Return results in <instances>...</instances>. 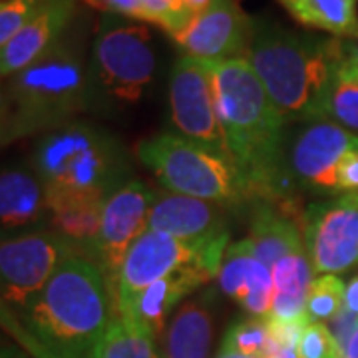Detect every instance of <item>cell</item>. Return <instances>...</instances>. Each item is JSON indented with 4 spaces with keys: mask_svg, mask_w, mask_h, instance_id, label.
Returning <instances> with one entry per match:
<instances>
[{
    "mask_svg": "<svg viewBox=\"0 0 358 358\" xmlns=\"http://www.w3.org/2000/svg\"><path fill=\"white\" fill-rule=\"evenodd\" d=\"M231 162L247 195L282 197V154L289 122L268 98L247 58L205 62Z\"/></svg>",
    "mask_w": 358,
    "mask_h": 358,
    "instance_id": "cell-1",
    "label": "cell"
},
{
    "mask_svg": "<svg viewBox=\"0 0 358 358\" xmlns=\"http://www.w3.org/2000/svg\"><path fill=\"white\" fill-rule=\"evenodd\" d=\"M115 313L102 268L86 257H70L18 319L50 358H90Z\"/></svg>",
    "mask_w": 358,
    "mask_h": 358,
    "instance_id": "cell-2",
    "label": "cell"
},
{
    "mask_svg": "<svg viewBox=\"0 0 358 358\" xmlns=\"http://www.w3.org/2000/svg\"><path fill=\"white\" fill-rule=\"evenodd\" d=\"M247 62L289 124L324 120L338 64V38H320L255 18Z\"/></svg>",
    "mask_w": 358,
    "mask_h": 358,
    "instance_id": "cell-3",
    "label": "cell"
},
{
    "mask_svg": "<svg viewBox=\"0 0 358 358\" xmlns=\"http://www.w3.org/2000/svg\"><path fill=\"white\" fill-rule=\"evenodd\" d=\"M32 169L48 195L100 203L131 181L124 143L108 129L86 122H70L48 131L36 145Z\"/></svg>",
    "mask_w": 358,
    "mask_h": 358,
    "instance_id": "cell-4",
    "label": "cell"
},
{
    "mask_svg": "<svg viewBox=\"0 0 358 358\" xmlns=\"http://www.w3.org/2000/svg\"><path fill=\"white\" fill-rule=\"evenodd\" d=\"M8 103L13 108L4 120L8 141L40 129L52 131L94 108L88 64L80 48L60 40L34 64L14 74Z\"/></svg>",
    "mask_w": 358,
    "mask_h": 358,
    "instance_id": "cell-5",
    "label": "cell"
},
{
    "mask_svg": "<svg viewBox=\"0 0 358 358\" xmlns=\"http://www.w3.org/2000/svg\"><path fill=\"white\" fill-rule=\"evenodd\" d=\"M154 36L134 18L103 14L88 64L94 106H134L155 76Z\"/></svg>",
    "mask_w": 358,
    "mask_h": 358,
    "instance_id": "cell-6",
    "label": "cell"
},
{
    "mask_svg": "<svg viewBox=\"0 0 358 358\" xmlns=\"http://www.w3.org/2000/svg\"><path fill=\"white\" fill-rule=\"evenodd\" d=\"M136 155L167 192L211 203H231L247 195L237 167L176 134L141 140Z\"/></svg>",
    "mask_w": 358,
    "mask_h": 358,
    "instance_id": "cell-7",
    "label": "cell"
},
{
    "mask_svg": "<svg viewBox=\"0 0 358 358\" xmlns=\"http://www.w3.org/2000/svg\"><path fill=\"white\" fill-rule=\"evenodd\" d=\"M227 249L229 235L213 241L195 243L148 229L129 247L115 277L114 299L117 313H129L150 285L171 273L197 268L215 279L219 277Z\"/></svg>",
    "mask_w": 358,
    "mask_h": 358,
    "instance_id": "cell-8",
    "label": "cell"
},
{
    "mask_svg": "<svg viewBox=\"0 0 358 358\" xmlns=\"http://www.w3.org/2000/svg\"><path fill=\"white\" fill-rule=\"evenodd\" d=\"M358 150V136L331 120L299 124L289 129L282 154V197L289 203L293 192L334 195L336 169L343 157Z\"/></svg>",
    "mask_w": 358,
    "mask_h": 358,
    "instance_id": "cell-9",
    "label": "cell"
},
{
    "mask_svg": "<svg viewBox=\"0 0 358 358\" xmlns=\"http://www.w3.org/2000/svg\"><path fill=\"white\" fill-rule=\"evenodd\" d=\"M70 257L80 255L50 229L0 241V296L18 315Z\"/></svg>",
    "mask_w": 358,
    "mask_h": 358,
    "instance_id": "cell-10",
    "label": "cell"
},
{
    "mask_svg": "<svg viewBox=\"0 0 358 358\" xmlns=\"http://www.w3.org/2000/svg\"><path fill=\"white\" fill-rule=\"evenodd\" d=\"M169 110L181 138L231 162L217 115L213 82L203 60L192 56L178 58L169 78Z\"/></svg>",
    "mask_w": 358,
    "mask_h": 358,
    "instance_id": "cell-11",
    "label": "cell"
},
{
    "mask_svg": "<svg viewBox=\"0 0 358 358\" xmlns=\"http://www.w3.org/2000/svg\"><path fill=\"white\" fill-rule=\"evenodd\" d=\"M303 235L317 275H338L358 265V193L310 205L303 213Z\"/></svg>",
    "mask_w": 358,
    "mask_h": 358,
    "instance_id": "cell-12",
    "label": "cell"
},
{
    "mask_svg": "<svg viewBox=\"0 0 358 358\" xmlns=\"http://www.w3.org/2000/svg\"><path fill=\"white\" fill-rule=\"evenodd\" d=\"M255 18L245 13L239 0H213L209 8L193 16L181 32L169 36L183 56L203 62L247 58Z\"/></svg>",
    "mask_w": 358,
    "mask_h": 358,
    "instance_id": "cell-13",
    "label": "cell"
},
{
    "mask_svg": "<svg viewBox=\"0 0 358 358\" xmlns=\"http://www.w3.org/2000/svg\"><path fill=\"white\" fill-rule=\"evenodd\" d=\"M155 197L157 195L145 183L129 181L103 201L96 265L102 268L112 291L129 247L148 231V219Z\"/></svg>",
    "mask_w": 358,
    "mask_h": 358,
    "instance_id": "cell-14",
    "label": "cell"
},
{
    "mask_svg": "<svg viewBox=\"0 0 358 358\" xmlns=\"http://www.w3.org/2000/svg\"><path fill=\"white\" fill-rule=\"evenodd\" d=\"M50 229L46 187L32 167L0 169V241Z\"/></svg>",
    "mask_w": 358,
    "mask_h": 358,
    "instance_id": "cell-15",
    "label": "cell"
},
{
    "mask_svg": "<svg viewBox=\"0 0 358 358\" xmlns=\"http://www.w3.org/2000/svg\"><path fill=\"white\" fill-rule=\"evenodd\" d=\"M76 4L78 0H54L42 4L20 32L0 48V78H13L56 46L66 26L74 18Z\"/></svg>",
    "mask_w": 358,
    "mask_h": 358,
    "instance_id": "cell-16",
    "label": "cell"
},
{
    "mask_svg": "<svg viewBox=\"0 0 358 358\" xmlns=\"http://www.w3.org/2000/svg\"><path fill=\"white\" fill-rule=\"evenodd\" d=\"M148 229L195 243L229 235L217 203L176 193L155 197L148 219Z\"/></svg>",
    "mask_w": 358,
    "mask_h": 358,
    "instance_id": "cell-17",
    "label": "cell"
},
{
    "mask_svg": "<svg viewBox=\"0 0 358 358\" xmlns=\"http://www.w3.org/2000/svg\"><path fill=\"white\" fill-rule=\"evenodd\" d=\"M207 281H211V277L197 268L171 273L164 279L155 281L154 285H150L140 294V299L136 301V305L129 313L126 315L117 313V315L131 320L134 324H138L157 341L159 334H164L166 331L167 317L176 308V305H179L187 294L199 289Z\"/></svg>",
    "mask_w": 358,
    "mask_h": 358,
    "instance_id": "cell-18",
    "label": "cell"
},
{
    "mask_svg": "<svg viewBox=\"0 0 358 358\" xmlns=\"http://www.w3.org/2000/svg\"><path fill=\"white\" fill-rule=\"evenodd\" d=\"M289 213H294L289 203L287 209L273 207V201L259 203L251 221L249 235L245 237L251 245L253 255L268 268L277 261H281L282 257L307 249L303 225H299L303 219L291 217Z\"/></svg>",
    "mask_w": 358,
    "mask_h": 358,
    "instance_id": "cell-19",
    "label": "cell"
},
{
    "mask_svg": "<svg viewBox=\"0 0 358 358\" xmlns=\"http://www.w3.org/2000/svg\"><path fill=\"white\" fill-rule=\"evenodd\" d=\"M315 268L307 249L282 257L271 267L273 279V303L267 320L296 322L307 320V296L315 281ZM308 322V320H307Z\"/></svg>",
    "mask_w": 358,
    "mask_h": 358,
    "instance_id": "cell-20",
    "label": "cell"
},
{
    "mask_svg": "<svg viewBox=\"0 0 358 358\" xmlns=\"http://www.w3.org/2000/svg\"><path fill=\"white\" fill-rule=\"evenodd\" d=\"M102 205L100 201L82 199V197L48 195L50 231L58 233L62 239L72 245L78 255L86 257L94 263H96L98 237H100Z\"/></svg>",
    "mask_w": 358,
    "mask_h": 358,
    "instance_id": "cell-21",
    "label": "cell"
},
{
    "mask_svg": "<svg viewBox=\"0 0 358 358\" xmlns=\"http://www.w3.org/2000/svg\"><path fill=\"white\" fill-rule=\"evenodd\" d=\"M213 319L199 303L187 301L167 322L159 358H209Z\"/></svg>",
    "mask_w": 358,
    "mask_h": 358,
    "instance_id": "cell-22",
    "label": "cell"
},
{
    "mask_svg": "<svg viewBox=\"0 0 358 358\" xmlns=\"http://www.w3.org/2000/svg\"><path fill=\"white\" fill-rule=\"evenodd\" d=\"M294 22L333 38L358 36V0H275Z\"/></svg>",
    "mask_w": 358,
    "mask_h": 358,
    "instance_id": "cell-23",
    "label": "cell"
},
{
    "mask_svg": "<svg viewBox=\"0 0 358 358\" xmlns=\"http://www.w3.org/2000/svg\"><path fill=\"white\" fill-rule=\"evenodd\" d=\"M90 358H159V355L152 334L115 313Z\"/></svg>",
    "mask_w": 358,
    "mask_h": 358,
    "instance_id": "cell-24",
    "label": "cell"
},
{
    "mask_svg": "<svg viewBox=\"0 0 358 358\" xmlns=\"http://www.w3.org/2000/svg\"><path fill=\"white\" fill-rule=\"evenodd\" d=\"M324 120L358 136V68L338 60L327 100Z\"/></svg>",
    "mask_w": 358,
    "mask_h": 358,
    "instance_id": "cell-25",
    "label": "cell"
},
{
    "mask_svg": "<svg viewBox=\"0 0 358 358\" xmlns=\"http://www.w3.org/2000/svg\"><path fill=\"white\" fill-rule=\"evenodd\" d=\"M345 282L338 275H317L307 296L308 322H329L345 305Z\"/></svg>",
    "mask_w": 358,
    "mask_h": 358,
    "instance_id": "cell-26",
    "label": "cell"
},
{
    "mask_svg": "<svg viewBox=\"0 0 358 358\" xmlns=\"http://www.w3.org/2000/svg\"><path fill=\"white\" fill-rule=\"evenodd\" d=\"M136 20L143 24H154L166 34L173 36L193 20V14L183 6L181 0H140Z\"/></svg>",
    "mask_w": 358,
    "mask_h": 358,
    "instance_id": "cell-27",
    "label": "cell"
},
{
    "mask_svg": "<svg viewBox=\"0 0 358 358\" xmlns=\"http://www.w3.org/2000/svg\"><path fill=\"white\" fill-rule=\"evenodd\" d=\"M268 329L267 320L261 317H251V319L239 320L231 324L229 331L223 336L221 346L235 350L239 355L251 358H263L267 350Z\"/></svg>",
    "mask_w": 358,
    "mask_h": 358,
    "instance_id": "cell-28",
    "label": "cell"
},
{
    "mask_svg": "<svg viewBox=\"0 0 358 358\" xmlns=\"http://www.w3.org/2000/svg\"><path fill=\"white\" fill-rule=\"evenodd\" d=\"M299 358H343V350L334 341L329 324L324 322H308L301 334L296 346Z\"/></svg>",
    "mask_w": 358,
    "mask_h": 358,
    "instance_id": "cell-29",
    "label": "cell"
},
{
    "mask_svg": "<svg viewBox=\"0 0 358 358\" xmlns=\"http://www.w3.org/2000/svg\"><path fill=\"white\" fill-rule=\"evenodd\" d=\"M40 6L36 0H0V48L20 32Z\"/></svg>",
    "mask_w": 358,
    "mask_h": 358,
    "instance_id": "cell-30",
    "label": "cell"
},
{
    "mask_svg": "<svg viewBox=\"0 0 358 358\" xmlns=\"http://www.w3.org/2000/svg\"><path fill=\"white\" fill-rule=\"evenodd\" d=\"M0 329L8 334V336H13L14 341L18 343V346H20L24 352H28L32 358H50L42 348H40L38 343H36L30 334L26 333V329L22 327L18 315L14 313L13 308L8 307V303H6L2 296H0Z\"/></svg>",
    "mask_w": 358,
    "mask_h": 358,
    "instance_id": "cell-31",
    "label": "cell"
},
{
    "mask_svg": "<svg viewBox=\"0 0 358 358\" xmlns=\"http://www.w3.org/2000/svg\"><path fill=\"white\" fill-rule=\"evenodd\" d=\"M338 193H358V150L346 154L336 169Z\"/></svg>",
    "mask_w": 358,
    "mask_h": 358,
    "instance_id": "cell-32",
    "label": "cell"
},
{
    "mask_svg": "<svg viewBox=\"0 0 358 358\" xmlns=\"http://www.w3.org/2000/svg\"><path fill=\"white\" fill-rule=\"evenodd\" d=\"M329 322H331V324H329V329H331V333H333L334 341L338 343L341 350L345 352V348L346 345H348V341H350V336H352L355 331L358 329V317L343 307L338 313H336V315H334L333 320H329Z\"/></svg>",
    "mask_w": 358,
    "mask_h": 358,
    "instance_id": "cell-33",
    "label": "cell"
},
{
    "mask_svg": "<svg viewBox=\"0 0 358 358\" xmlns=\"http://www.w3.org/2000/svg\"><path fill=\"white\" fill-rule=\"evenodd\" d=\"M94 10H100L103 14H114L124 18H134L140 8V0H84Z\"/></svg>",
    "mask_w": 358,
    "mask_h": 358,
    "instance_id": "cell-34",
    "label": "cell"
},
{
    "mask_svg": "<svg viewBox=\"0 0 358 358\" xmlns=\"http://www.w3.org/2000/svg\"><path fill=\"white\" fill-rule=\"evenodd\" d=\"M338 60L358 68V36L357 38H338Z\"/></svg>",
    "mask_w": 358,
    "mask_h": 358,
    "instance_id": "cell-35",
    "label": "cell"
},
{
    "mask_svg": "<svg viewBox=\"0 0 358 358\" xmlns=\"http://www.w3.org/2000/svg\"><path fill=\"white\" fill-rule=\"evenodd\" d=\"M346 310H350L352 315L358 317V275H355L345 287V305Z\"/></svg>",
    "mask_w": 358,
    "mask_h": 358,
    "instance_id": "cell-36",
    "label": "cell"
},
{
    "mask_svg": "<svg viewBox=\"0 0 358 358\" xmlns=\"http://www.w3.org/2000/svg\"><path fill=\"white\" fill-rule=\"evenodd\" d=\"M183 2V6L193 14V16H197V14H201L203 10L209 8V4L213 2V0H181Z\"/></svg>",
    "mask_w": 358,
    "mask_h": 358,
    "instance_id": "cell-37",
    "label": "cell"
},
{
    "mask_svg": "<svg viewBox=\"0 0 358 358\" xmlns=\"http://www.w3.org/2000/svg\"><path fill=\"white\" fill-rule=\"evenodd\" d=\"M0 358H32L22 348H14V346H0Z\"/></svg>",
    "mask_w": 358,
    "mask_h": 358,
    "instance_id": "cell-38",
    "label": "cell"
},
{
    "mask_svg": "<svg viewBox=\"0 0 358 358\" xmlns=\"http://www.w3.org/2000/svg\"><path fill=\"white\" fill-rule=\"evenodd\" d=\"M343 358H358V329L355 331V334L350 336L348 345H346L345 352H343Z\"/></svg>",
    "mask_w": 358,
    "mask_h": 358,
    "instance_id": "cell-39",
    "label": "cell"
},
{
    "mask_svg": "<svg viewBox=\"0 0 358 358\" xmlns=\"http://www.w3.org/2000/svg\"><path fill=\"white\" fill-rule=\"evenodd\" d=\"M263 358H299V357H296V348H281V350H277V352L267 355V357H263Z\"/></svg>",
    "mask_w": 358,
    "mask_h": 358,
    "instance_id": "cell-40",
    "label": "cell"
},
{
    "mask_svg": "<svg viewBox=\"0 0 358 358\" xmlns=\"http://www.w3.org/2000/svg\"><path fill=\"white\" fill-rule=\"evenodd\" d=\"M215 358H251V357H245V355H239V352H235V350H229V348L221 346Z\"/></svg>",
    "mask_w": 358,
    "mask_h": 358,
    "instance_id": "cell-41",
    "label": "cell"
},
{
    "mask_svg": "<svg viewBox=\"0 0 358 358\" xmlns=\"http://www.w3.org/2000/svg\"><path fill=\"white\" fill-rule=\"evenodd\" d=\"M8 141V131H6V122L0 120V143Z\"/></svg>",
    "mask_w": 358,
    "mask_h": 358,
    "instance_id": "cell-42",
    "label": "cell"
},
{
    "mask_svg": "<svg viewBox=\"0 0 358 358\" xmlns=\"http://www.w3.org/2000/svg\"><path fill=\"white\" fill-rule=\"evenodd\" d=\"M0 120H6V102H4L2 90H0Z\"/></svg>",
    "mask_w": 358,
    "mask_h": 358,
    "instance_id": "cell-43",
    "label": "cell"
},
{
    "mask_svg": "<svg viewBox=\"0 0 358 358\" xmlns=\"http://www.w3.org/2000/svg\"><path fill=\"white\" fill-rule=\"evenodd\" d=\"M36 2H40V4H46V2H54V0H36Z\"/></svg>",
    "mask_w": 358,
    "mask_h": 358,
    "instance_id": "cell-44",
    "label": "cell"
}]
</instances>
